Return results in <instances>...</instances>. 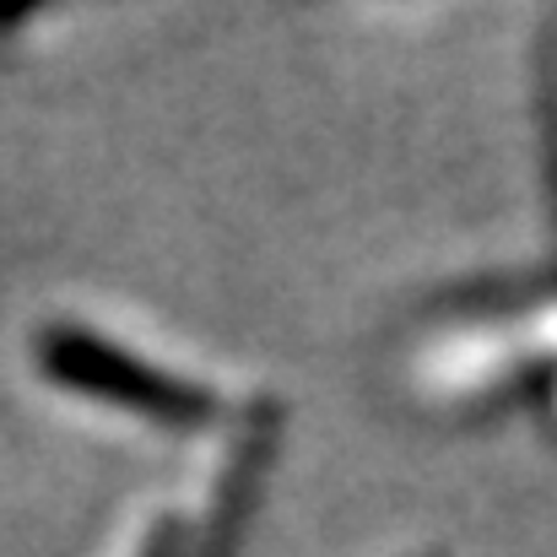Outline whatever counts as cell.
Segmentation results:
<instances>
[{
    "instance_id": "obj_3",
    "label": "cell",
    "mask_w": 557,
    "mask_h": 557,
    "mask_svg": "<svg viewBox=\"0 0 557 557\" xmlns=\"http://www.w3.org/2000/svg\"><path fill=\"white\" fill-rule=\"evenodd\" d=\"M141 557H185V531H180L174 520H163V525L152 531V542L141 547Z\"/></svg>"
},
{
    "instance_id": "obj_2",
    "label": "cell",
    "mask_w": 557,
    "mask_h": 557,
    "mask_svg": "<svg viewBox=\"0 0 557 557\" xmlns=\"http://www.w3.org/2000/svg\"><path fill=\"white\" fill-rule=\"evenodd\" d=\"M271 455H276V411L271 406H255L238 428V444L227 449L222 460V476L211 487V520H206V542L200 557H233L255 504H260V487H265V471H271Z\"/></svg>"
},
{
    "instance_id": "obj_1",
    "label": "cell",
    "mask_w": 557,
    "mask_h": 557,
    "mask_svg": "<svg viewBox=\"0 0 557 557\" xmlns=\"http://www.w3.org/2000/svg\"><path fill=\"white\" fill-rule=\"evenodd\" d=\"M38 369L49 373L60 389H71V395L136 411V417H147L158 428H195V422H206L216 411L211 395L195 379L152 369V363L120 352L109 336L82 331V325L38 331Z\"/></svg>"
}]
</instances>
